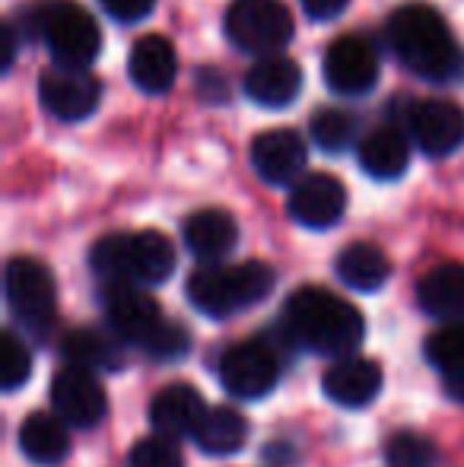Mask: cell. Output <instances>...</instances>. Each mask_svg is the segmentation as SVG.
Returning a JSON list of instances; mask_svg holds the SVG:
<instances>
[{
	"label": "cell",
	"mask_w": 464,
	"mask_h": 467,
	"mask_svg": "<svg viewBox=\"0 0 464 467\" xmlns=\"http://www.w3.org/2000/svg\"><path fill=\"white\" fill-rule=\"evenodd\" d=\"M388 45L397 61L429 83L464 80V48L429 4H404L388 16Z\"/></svg>",
	"instance_id": "obj_1"
},
{
	"label": "cell",
	"mask_w": 464,
	"mask_h": 467,
	"mask_svg": "<svg viewBox=\"0 0 464 467\" xmlns=\"http://www.w3.org/2000/svg\"><path fill=\"white\" fill-rule=\"evenodd\" d=\"M284 327L290 331L293 344L331 359L356 353L366 334L359 308L325 286H299L286 299Z\"/></svg>",
	"instance_id": "obj_2"
},
{
	"label": "cell",
	"mask_w": 464,
	"mask_h": 467,
	"mask_svg": "<svg viewBox=\"0 0 464 467\" xmlns=\"http://www.w3.org/2000/svg\"><path fill=\"white\" fill-rule=\"evenodd\" d=\"M273 274L264 261H242V265H204L188 277V299L207 318H230L245 308L264 302L273 293Z\"/></svg>",
	"instance_id": "obj_3"
},
{
	"label": "cell",
	"mask_w": 464,
	"mask_h": 467,
	"mask_svg": "<svg viewBox=\"0 0 464 467\" xmlns=\"http://www.w3.org/2000/svg\"><path fill=\"white\" fill-rule=\"evenodd\" d=\"M36 29L61 67H89L102 48V32L93 13L74 0H55L42 6Z\"/></svg>",
	"instance_id": "obj_4"
},
{
	"label": "cell",
	"mask_w": 464,
	"mask_h": 467,
	"mask_svg": "<svg viewBox=\"0 0 464 467\" xmlns=\"http://www.w3.org/2000/svg\"><path fill=\"white\" fill-rule=\"evenodd\" d=\"M223 29L245 55H277L293 38V13L284 0H232Z\"/></svg>",
	"instance_id": "obj_5"
},
{
	"label": "cell",
	"mask_w": 464,
	"mask_h": 467,
	"mask_svg": "<svg viewBox=\"0 0 464 467\" xmlns=\"http://www.w3.org/2000/svg\"><path fill=\"white\" fill-rule=\"evenodd\" d=\"M10 315L26 327H45L57 312V283L36 258H13L4 274Z\"/></svg>",
	"instance_id": "obj_6"
},
{
	"label": "cell",
	"mask_w": 464,
	"mask_h": 467,
	"mask_svg": "<svg viewBox=\"0 0 464 467\" xmlns=\"http://www.w3.org/2000/svg\"><path fill=\"white\" fill-rule=\"evenodd\" d=\"M280 357L267 340H242L220 357V385L230 398L261 400L277 388Z\"/></svg>",
	"instance_id": "obj_7"
},
{
	"label": "cell",
	"mask_w": 464,
	"mask_h": 467,
	"mask_svg": "<svg viewBox=\"0 0 464 467\" xmlns=\"http://www.w3.org/2000/svg\"><path fill=\"white\" fill-rule=\"evenodd\" d=\"M51 407L74 430H93L108 413L106 388L93 369L67 363L51 381Z\"/></svg>",
	"instance_id": "obj_8"
},
{
	"label": "cell",
	"mask_w": 464,
	"mask_h": 467,
	"mask_svg": "<svg viewBox=\"0 0 464 467\" xmlns=\"http://www.w3.org/2000/svg\"><path fill=\"white\" fill-rule=\"evenodd\" d=\"M38 99L42 109L57 121H83L102 102V87L87 67H51L38 77Z\"/></svg>",
	"instance_id": "obj_9"
},
{
	"label": "cell",
	"mask_w": 464,
	"mask_h": 467,
	"mask_svg": "<svg viewBox=\"0 0 464 467\" xmlns=\"http://www.w3.org/2000/svg\"><path fill=\"white\" fill-rule=\"evenodd\" d=\"M325 83L341 96H363L378 80V51L363 36H341L325 51Z\"/></svg>",
	"instance_id": "obj_10"
},
{
	"label": "cell",
	"mask_w": 464,
	"mask_h": 467,
	"mask_svg": "<svg viewBox=\"0 0 464 467\" xmlns=\"http://www.w3.org/2000/svg\"><path fill=\"white\" fill-rule=\"evenodd\" d=\"M106 315L108 325L124 344H147L162 325V308L150 293L137 283H108L106 289Z\"/></svg>",
	"instance_id": "obj_11"
},
{
	"label": "cell",
	"mask_w": 464,
	"mask_h": 467,
	"mask_svg": "<svg viewBox=\"0 0 464 467\" xmlns=\"http://www.w3.org/2000/svg\"><path fill=\"white\" fill-rule=\"evenodd\" d=\"M305 140L293 128H271L252 140V169L267 185H296L305 175Z\"/></svg>",
	"instance_id": "obj_12"
},
{
	"label": "cell",
	"mask_w": 464,
	"mask_h": 467,
	"mask_svg": "<svg viewBox=\"0 0 464 467\" xmlns=\"http://www.w3.org/2000/svg\"><path fill=\"white\" fill-rule=\"evenodd\" d=\"M290 216L305 229H331L341 223L344 210H347V188L341 179L328 172H312L293 185L290 191Z\"/></svg>",
	"instance_id": "obj_13"
},
{
	"label": "cell",
	"mask_w": 464,
	"mask_h": 467,
	"mask_svg": "<svg viewBox=\"0 0 464 467\" xmlns=\"http://www.w3.org/2000/svg\"><path fill=\"white\" fill-rule=\"evenodd\" d=\"M410 134L427 156H449L464 143V109L449 99H427L410 111Z\"/></svg>",
	"instance_id": "obj_14"
},
{
	"label": "cell",
	"mask_w": 464,
	"mask_h": 467,
	"mask_svg": "<svg viewBox=\"0 0 464 467\" xmlns=\"http://www.w3.org/2000/svg\"><path fill=\"white\" fill-rule=\"evenodd\" d=\"M303 93V70L286 55H264L248 67L245 96L261 109H290Z\"/></svg>",
	"instance_id": "obj_15"
},
{
	"label": "cell",
	"mask_w": 464,
	"mask_h": 467,
	"mask_svg": "<svg viewBox=\"0 0 464 467\" xmlns=\"http://www.w3.org/2000/svg\"><path fill=\"white\" fill-rule=\"evenodd\" d=\"M382 385H385L382 366L369 357H359V353L335 359L322 379V391L335 404L350 407V410L372 404L378 398V391H382Z\"/></svg>",
	"instance_id": "obj_16"
},
{
	"label": "cell",
	"mask_w": 464,
	"mask_h": 467,
	"mask_svg": "<svg viewBox=\"0 0 464 467\" xmlns=\"http://www.w3.org/2000/svg\"><path fill=\"white\" fill-rule=\"evenodd\" d=\"M188 252L204 265H220L223 258H230L239 245V223L232 220V213L220 207H204L198 213H191L181 229Z\"/></svg>",
	"instance_id": "obj_17"
},
{
	"label": "cell",
	"mask_w": 464,
	"mask_h": 467,
	"mask_svg": "<svg viewBox=\"0 0 464 467\" xmlns=\"http://www.w3.org/2000/svg\"><path fill=\"white\" fill-rule=\"evenodd\" d=\"M207 404L201 398V391L188 381H175L166 385L162 391H156V398L150 400V423L156 432L169 439L194 436L198 423L204 420Z\"/></svg>",
	"instance_id": "obj_18"
},
{
	"label": "cell",
	"mask_w": 464,
	"mask_h": 467,
	"mask_svg": "<svg viewBox=\"0 0 464 467\" xmlns=\"http://www.w3.org/2000/svg\"><path fill=\"white\" fill-rule=\"evenodd\" d=\"M130 80L143 93H166L179 77V55H175L172 42L162 36H143L140 42L130 48Z\"/></svg>",
	"instance_id": "obj_19"
},
{
	"label": "cell",
	"mask_w": 464,
	"mask_h": 467,
	"mask_svg": "<svg viewBox=\"0 0 464 467\" xmlns=\"http://www.w3.org/2000/svg\"><path fill=\"white\" fill-rule=\"evenodd\" d=\"M19 451L38 467L61 464L70 455V426L57 413H29L19 426Z\"/></svg>",
	"instance_id": "obj_20"
},
{
	"label": "cell",
	"mask_w": 464,
	"mask_h": 467,
	"mask_svg": "<svg viewBox=\"0 0 464 467\" xmlns=\"http://www.w3.org/2000/svg\"><path fill=\"white\" fill-rule=\"evenodd\" d=\"M359 166L378 182H395L410 169V143L401 130L376 128L356 143Z\"/></svg>",
	"instance_id": "obj_21"
},
{
	"label": "cell",
	"mask_w": 464,
	"mask_h": 467,
	"mask_svg": "<svg viewBox=\"0 0 464 467\" xmlns=\"http://www.w3.org/2000/svg\"><path fill=\"white\" fill-rule=\"evenodd\" d=\"M417 302L429 318L459 321L464 315V265H439L420 280Z\"/></svg>",
	"instance_id": "obj_22"
},
{
	"label": "cell",
	"mask_w": 464,
	"mask_h": 467,
	"mask_svg": "<svg viewBox=\"0 0 464 467\" xmlns=\"http://www.w3.org/2000/svg\"><path fill=\"white\" fill-rule=\"evenodd\" d=\"M335 271L344 286L356 289V293H376L391 277V261L372 242H353V245H347L337 254Z\"/></svg>",
	"instance_id": "obj_23"
},
{
	"label": "cell",
	"mask_w": 464,
	"mask_h": 467,
	"mask_svg": "<svg viewBox=\"0 0 464 467\" xmlns=\"http://www.w3.org/2000/svg\"><path fill=\"white\" fill-rule=\"evenodd\" d=\"M175 271V245L160 229L130 233V280L134 283H166Z\"/></svg>",
	"instance_id": "obj_24"
},
{
	"label": "cell",
	"mask_w": 464,
	"mask_h": 467,
	"mask_svg": "<svg viewBox=\"0 0 464 467\" xmlns=\"http://www.w3.org/2000/svg\"><path fill=\"white\" fill-rule=\"evenodd\" d=\"M191 439L207 455H235L248 439V423L232 407H207Z\"/></svg>",
	"instance_id": "obj_25"
},
{
	"label": "cell",
	"mask_w": 464,
	"mask_h": 467,
	"mask_svg": "<svg viewBox=\"0 0 464 467\" xmlns=\"http://www.w3.org/2000/svg\"><path fill=\"white\" fill-rule=\"evenodd\" d=\"M89 267L106 283H134L130 280V233H108L89 252Z\"/></svg>",
	"instance_id": "obj_26"
},
{
	"label": "cell",
	"mask_w": 464,
	"mask_h": 467,
	"mask_svg": "<svg viewBox=\"0 0 464 467\" xmlns=\"http://www.w3.org/2000/svg\"><path fill=\"white\" fill-rule=\"evenodd\" d=\"M312 140L325 150V153H344V150L356 147L359 121L344 109H322L312 115Z\"/></svg>",
	"instance_id": "obj_27"
},
{
	"label": "cell",
	"mask_w": 464,
	"mask_h": 467,
	"mask_svg": "<svg viewBox=\"0 0 464 467\" xmlns=\"http://www.w3.org/2000/svg\"><path fill=\"white\" fill-rule=\"evenodd\" d=\"M61 353L67 363L74 366H87V369H115L118 357L115 347H108V340L96 331H87V327H77V331H67L61 340Z\"/></svg>",
	"instance_id": "obj_28"
},
{
	"label": "cell",
	"mask_w": 464,
	"mask_h": 467,
	"mask_svg": "<svg viewBox=\"0 0 464 467\" xmlns=\"http://www.w3.org/2000/svg\"><path fill=\"white\" fill-rule=\"evenodd\" d=\"M385 464L388 467H436L439 449L423 432L401 430L385 442Z\"/></svg>",
	"instance_id": "obj_29"
},
{
	"label": "cell",
	"mask_w": 464,
	"mask_h": 467,
	"mask_svg": "<svg viewBox=\"0 0 464 467\" xmlns=\"http://www.w3.org/2000/svg\"><path fill=\"white\" fill-rule=\"evenodd\" d=\"M427 359L442 375L464 369V321H449L427 337Z\"/></svg>",
	"instance_id": "obj_30"
},
{
	"label": "cell",
	"mask_w": 464,
	"mask_h": 467,
	"mask_svg": "<svg viewBox=\"0 0 464 467\" xmlns=\"http://www.w3.org/2000/svg\"><path fill=\"white\" fill-rule=\"evenodd\" d=\"M32 375V353L26 340L13 331L0 334V388L6 394L19 391Z\"/></svg>",
	"instance_id": "obj_31"
},
{
	"label": "cell",
	"mask_w": 464,
	"mask_h": 467,
	"mask_svg": "<svg viewBox=\"0 0 464 467\" xmlns=\"http://www.w3.org/2000/svg\"><path fill=\"white\" fill-rule=\"evenodd\" d=\"M128 467H185L179 439H169V436H162V432H153V436L140 439V442L130 449Z\"/></svg>",
	"instance_id": "obj_32"
},
{
	"label": "cell",
	"mask_w": 464,
	"mask_h": 467,
	"mask_svg": "<svg viewBox=\"0 0 464 467\" xmlns=\"http://www.w3.org/2000/svg\"><path fill=\"white\" fill-rule=\"evenodd\" d=\"M143 350L153 359L172 363V359L188 357V350H191V331H188L185 325H179V321H162L153 337L143 344Z\"/></svg>",
	"instance_id": "obj_33"
},
{
	"label": "cell",
	"mask_w": 464,
	"mask_h": 467,
	"mask_svg": "<svg viewBox=\"0 0 464 467\" xmlns=\"http://www.w3.org/2000/svg\"><path fill=\"white\" fill-rule=\"evenodd\" d=\"M99 4L118 23H140L153 13L156 0H99Z\"/></svg>",
	"instance_id": "obj_34"
},
{
	"label": "cell",
	"mask_w": 464,
	"mask_h": 467,
	"mask_svg": "<svg viewBox=\"0 0 464 467\" xmlns=\"http://www.w3.org/2000/svg\"><path fill=\"white\" fill-rule=\"evenodd\" d=\"M299 4L312 19H335L347 10L350 0H299Z\"/></svg>",
	"instance_id": "obj_35"
},
{
	"label": "cell",
	"mask_w": 464,
	"mask_h": 467,
	"mask_svg": "<svg viewBox=\"0 0 464 467\" xmlns=\"http://www.w3.org/2000/svg\"><path fill=\"white\" fill-rule=\"evenodd\" d=\"M442 385H446L449 398H455L459 404H464V369L452 372V375H442Z\"/></svg>",
	"instance_id": "obj_36"
},
{
	"label": "cell",
	"mask_w": 464,
	"mask_h": 467,
	"mask_svg": "<svg viewBox=\"0 0 464 467\" xmlns=\"http://www.w3.org/2000/svg\"><path fill=\"white\" fill-rule=\"evenodd\" d=\"M13 57H16V26H4V70H10Z\"/></svg>",
	"instance_id": "obj_37"
}]
</instances>
